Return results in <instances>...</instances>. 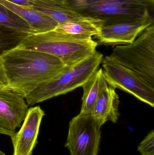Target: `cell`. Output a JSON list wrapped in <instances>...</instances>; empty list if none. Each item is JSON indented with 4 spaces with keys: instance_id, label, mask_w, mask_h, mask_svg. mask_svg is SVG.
<instances>
[{
    "instance_id": "6da1fadb",
    "label": "cell",
    "mask_w": 154,
    "mask_h": 155,
    "mask_svg": "<svg viewBox=\"0 0 154 155\" xmlns=\"http://www.w3.org/2000/svg\"><path fill=\"white\" fill-rule=\"evenodd\" d=\"M0 62L8 88L24 97L66 67L55 56L18 47L0 56Z\"/></svg>"
},
{
    "instance_id": "7a4b0ae2",
    "label": "cell",
    "mask_w": 154,
    "mask_h": 155,
    "mask_svg": "<svg viewBox=\"0 0 154 155\" xmlns=\"http://www.w3.org/2000/svg\"><path fill=\"white\" fill-rule=\"evenodd\" d=\"M71 9L84 17L113 23L154 16V0H66Z\"/></svg>"
},
{
    "instance_id": "3957f363",
    "label": "cell",
    "mask_w": 154,
    "mask_h": 155,
    "mask_svg": "<svg viewBox=\"0 0 154 155\" xmlns=\"http://www.w3.org/2000/svg\"><path fill=\"white\" fill-rule=\"evenodd\" d=\"M97 46V43L92 39H72L53 30L29 35L18 48L52 55L70 67L93 55Z\"/></svg>"
},
{
    "instance_id": "277c9868",
    "label": "cell",
    "mask_w": 154,
    "mask_h": 155,
    "mask_svg": "<svg viewBox=\"0 0 154 155\" xmlns=\"http://www.w3.org/2000/svg\"><path fill=\"white\" fill-rule=\"evenodd\" d=\"M103 59V54L96 51L93 55L77 64L66 66L57 75L41 84L25 96L27 104L33 105L82 87L98 70Z\"/></svg>"
},
{
    "instance_id": "5b68a950",
    "label": "cell",
    "mask_w": 154,
    "mask_h": 155,
    "mask_svg": "<svg viewBox=\"0 0 154 155\" xmlns=\"http://www.w3.org/2000/svg\"><path fill=\"white\" fill-rule=\"evenodd\" d=\"M108 56L135 73L154 88V24L132 43L116 46Z\"/></svg>"
},
{
    "instance_id": "8992f818",
    "label": "cell",
    "mask_w": 154,
    "mask_h": 155,
    "mask_svg": "<svg viewBox=\"0 0 154 155\" xmlns=\"http://www.w3.org/2000/svg\"><path fill=\"white\" fill-rule=\"evenodd\" d=\"M101 126L91 114L80 113L69 123L65 147L71 155H97Z\"/></svg>"
},
{
    "instance_id": "52a82bcc",
    "label": "cell",
    "mask_w": 154,
    "mask_h": 155,
    "mask_svg": "<svg viewBox=\"0 0 154 155\" xmlns=\"http://www.w3.org/2000/svg\"><path fill=\"white\" fill-rule=\"evenodd\" d=\"M103 72L107 82L153 107L154 88L147 84L137 74L112 61L108 56L102 60Z\"/></svg>"
},
{
    "instance_id": "ba28073f",
    "label": "cell",
    "mask_w": 154,
    "mask_h": 155,
    "mask_svg": "<svg viewBox=\"0 0 154 155\" xmlns=\"http://www.w3.org/2000/svg\"><path fill=\"white\" fill-rule=\"evenodd\" d=\"M154 23V16H151L136 21L103 23L100 32L94 37L98 45L115 46L129 44Z\"/></svg>"
},
{
    "instance_id": "9c48e42d",
    "label": "cell",
    "mask_w": 154,
    "mask_h": 155,
    "mask_svg": "<svg viewBox=\"0 0 154 155\" xmlns=\"http://www.w3.org/2000/svg\"><path fill=\"white\" fill-rule=\"evenodd\" d=\"M25 97L8 87H0V134L11 137L25 118Z\"/></svg>"
},
{
    "instance_id": "30bf717a",
    "label": "cell",
    "mask_w": 154,
    "mask_h": 155,
    "mask_svg": "<svg viewBox=\"0 0 154 155\" xmlns=\"http://www.w3.org/2000/svg\"><path fill=\"white\" fill-rule=\"evenodd\" d=\"M44 111L39 106L28 109L20 129L10 137L13 155H32L38 143V135Z\"/></svg>"
},
{
    "instance_id": "8fae6325",
    "label": "cell",
    "mask_w": 154,
    "mask_h": 155,
    "mask_svg": "<svg viewBox=\"0 0 154 155\" xmlns=\"http://www.w3.org/2000/svg\"><path fill=\"white\" fill-rule=\"evenodd\" d=\"M115 89L108 85L101 91L94 104L91 114L101 126L108 121L117 123L120 115V100Z\"/></svg>"
},
{
    "instance_id": "7c38bea8",
    "label": "cell",
    "mask_w": 154,
    "mask_h": 155,
    "mask_svg": "<svg viewBox=\"0 0 154 155\" xmlns=\"http://www.w3.org/2000/svg\"><path fill=\"white\" fill-rule=\"evenodd\" d=\"M103 23L101 20L83 17L78 20L60 24L54 30L70 38L89 40L99 33Z\"/></svg>"
},
{
    "instance_id": "4fadbf2b",
    "label": "cell",
    "mask_w": 154,
    "mask_h": 155,
    "mask_svg": "<svg viewBox=\"0 0 154 155\" xmlns=\"http://www.w3.org/2000/svg\"><path fill=\"white\" fill-rule=\"evenodd\" d=\"M66 0H30L28 7L43 14L58 24L82 18L66 4Z\"/></svg>"
},
{
    "instance_id": "5bb4252c",
    "label": "cell",
    "mask_w": 154,
    "mask_h": 155,
    "mask_svg": "<svg viewBox=\"0 0 154 155\" xmlns=\"http://www.w3.org/2000/svg\"><path fill=\"white\" fill-rule=\"evenodd\" d=\"M0 3L26 21L31 27L33 34L49 31L58 25L49 16L29 7L18 5L6 0H0Z\"/></svg>"
},
{
    "instance_id": "9a60e30c",
    "label": "cell",
    "mask_w": 154,
    "mask_h": 155,
    "mask_svg": "<svg viewBox=\"0 0 154 155\" xmlns=\"http://www.w3.org/2000/svg\"><path fill=\"white\" fill-rule=\"evenodd\" d=\"M108 85L102 68L99 69L83 85L80 113L92 114L93 107L101 91Z\"/></svg>"
},
{
    "instance_id": "2e32d148",
    "label": "cell",
    "mask_w": 154,
    "mask_h": 155,
    "mask_svg": "<svg viewBox=\"0 0 154 155\" xmlns=\"http://www.w3.org/2000/svg\"><path fill=\"white\" fill-rule=\"evenodd\" d=\"M30 34L0 25V56L18 47Z\"/></svg>"
},
{
    "instance_id": "e0dca14e",
    "label": "cell",
    "mask_w": 154,
    "mask_h": 155,
    "mask_svg": "<svg viewBox=\"0 0 154 155\" xmlns=\"http://www.w3.org/2000/svg\"><path fill=\"white\" fill-rule=\"evenodd\" d=\"M0 25L23 32L33 34L31 27L26 21L1 3Z\"/></svg>"
},
{
    "instance_id": "ac0fdd59",
    "label": "cell",
    "mask_w": 154,
    "mask_h": 155,
    "mask_svg": "<svg viewBox=\"0 0 154 155\" xmlns=\"http://www.w3.org/2000/svg\"><path fill=\"white\" fill-rule=\"evenodd\" d=\"M142 155H154V130L150 132L137 147Z\"/></svg>"
},
{
    "instance_id": "d6986e66",
    "label": "cell",
    "mask_w": 154,
    "mask_h": 155,
    "mask_svg": "<svg viewBox=\"0 0 154 155\" xmlns=\"http://www.w3.org/2000/svg\"><path fill=\"white\" fill-rule=\"evenodd\" d=\"M0 87H8V82L0 62Z\"/></svg>"
},
{
    "instance_id": "ffe728a7",
    "label": "cell",
    "mask_w": 154,
    "mask_h": 155,
    "mask_svg": "<svg viewBox=\"0 0 154 155\" xmlns=\"http://www.w3.org/2000/svg\"><path fill=\"white\" fill-rule=\"evenodd\" d=\"M0 155H6L4 153H3L2 151H1V150H0Z\"/></svg>"
}]
</instances>
